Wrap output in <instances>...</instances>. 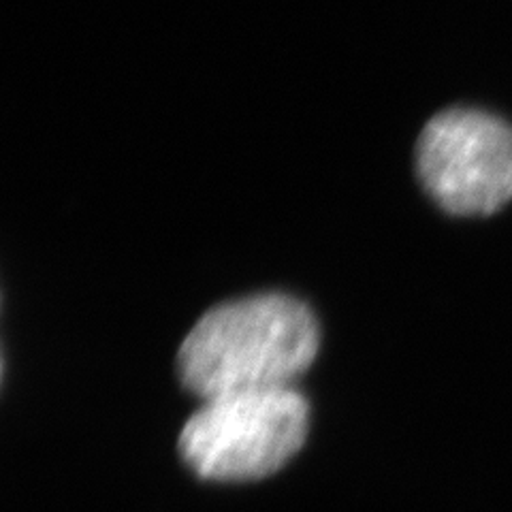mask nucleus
<instances>
[{"mask_svg":"<svg viewBox=\"0 0 512 512\" xmlns=\"http://www.w3.org/2000/svg\"><path fill=\"white\" fill-rule=\"evenodd\" d=\"M414 163L446 214L491 216L512 201V126L489 111L453 107L427 120Z\"/></svg>","mask_w":512,"mask_h":512,"instance_id":"obj_3","label":"nucleus"},{"mask_svg":"<svg viewBox=\"0 0 512 512\" xmlns=\"http://www.w3.org/2000/svg\"><path fill=\"white\" fill-rule=\"evenodd\" d=\"M310 406L295 387L203 399L180 431L186 466L205 480L244 483L278 472L308 438Z\"/></svg>","mask_w":512,"mask_h":512,"instance_id":"obj_2","label":"nucleus"},{"mask_svg":"<svg viewBox=\"0 0 512 512\" xmlns=\"http://www.w3.org/2000/svg\"><path fill=\"white\" fill-rule=\"evenodd\" d=\"M318 320L306 303L261 293L220 303L188 331L178 350L184 389L203 399L293 387L318 355Z\"/></svg>","mask_w":512,"mask_h":512,"instance_id":"obj_1","label":"nucleus"}]
</instances>
